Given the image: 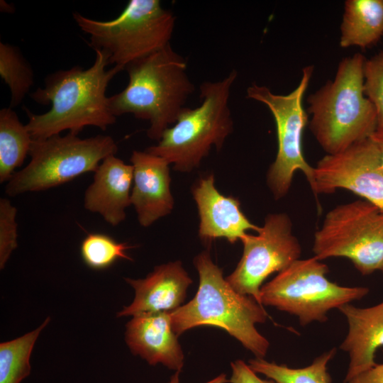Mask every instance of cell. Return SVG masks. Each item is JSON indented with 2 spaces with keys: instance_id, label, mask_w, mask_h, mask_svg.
Instances as JSON below:
<instances>
[{
  "instance_id": "6da1fadb",
  "label": "cell",
  "mask_w": 383,
  "mask_h": 383,
  "mask_svg": "<svg viewBox=\"0 0 383 383\" xmlns=\"http://www.w3.org/2000/svg\"><path fill=\"white\" fill-rule=\"evenodd\" d=\"M94 50L96 58L89 68L76 65L56 71L47 76L44 88L30 94L40 104L52 105L43 114L24 108L29 119L26 126L33 140L48 138L65 130L77 135L88 126L106 131L116 122L106 91L111 79L124 70L118 66L106 70L109 56L103 50Z\"/></svg>"
},
{
  "instance_id": "7a4b0ae2",
  "label": "cell",
  "mask_w": 383,
  "mask_h": 383,
  "mask_svg": "<svg viewBox=\"0 0 383 383\" xmlns=\"http://www.w3.org/2000/svg\"><path fill=\"white\" fill-rule=\"evenodd\" d=\"M124 70L128 75V84L109 97L110 109L116 117L131 113L148 121V136L159 141L194 91L187 60L169 44L129 63Z\"/></svg>"
},
{
  "instance_id": "3957f363",
  "label": "cell",
  "mask_w": 383,
  "mask_h": 383,
  "mask_svg": "<svg viewBox=\"0 0 383 383\" xmlns=\"http://www.w3.org/2000/svg\"><path fill=\"white\" fill-rule=\"evenodd\" d=\"M194 264L199 276V288L191 301L170 311L175 333L179 336L199 326H216L238 340L256 358H264L270 343L255 326L268 318L263 306L253 297L237 292L208 250L197 255Z\"/></svg>"
},
{
  "instance_id": "277c9868",
  "label": "cell",
  "mask_w": 383,
  "mask_h": 383,
  "mask_svg": "<svg viewBox=\"0 0 383 383\" xmlns=\"http://www.w3.org/2000/svg\"><path fill=\"white\" fill-rule=\"evenodd\" d=\"M365 60L360 52L343 58L334 79L307 98L309 128L328 155L340 152L377 131L376 109L364 90Z\"/></svg>"
},
{
  "instance_id": "5b68a950",
  "label": "cell",
  "mask_w": 383,
  "mask_h": 383,
  "mask_svg": "<svg viewBox=\"0 0 383 383\" xmlns=\"http://www.w3.org/2000/svg\"><path fill=\"white\" fill-rule=\"evenodd\" d=\"M237 77V71L232 70L221 80L202 82L200 105L184 108L157 144L145 151L165 159L177 171L189 172L199 166L213 145L220 150L233 129L228 104Z\"/></svg>"
},
{
  "instance_id": "8992f818",
  "label": "cell",
  "mask_w": 383,
  "mask_h": 383,
  "mask_svg": "<svg viewBox=\"0 0 383 383\" xmlns=\"http://www.w3.org/2000/svg\"><path fill=\"white\" fill-rule=\"evenodd\" d=\"M73 18L90 36L89 45L104 51L109 63L123 70L129 63L170 44L176 18L159 0H130L114 19L97 21L78 12Z\"/></svg>"
},
{
  "instance_id": "52a82bcc",
  "label": "cell",
  "mask_w": 383,
  "mask_h": 383,
  "mask_svg": "<svg viewBox=\"0 0 383 383\" xmlns=\"http://www.w3.org/2000/svg\"><path fill=\"white\" fill-rule=\"evenodd\" d=\"M118 146L109 135L80 138L69 133L33 140L30 160L9 180L6 193L15 196L50 189L89 172H94L104 159L115 155Z\"/></svg>"
},
{
  "instance_id": "ba28073f",
  "label": "cell",
  "mask_w": 383,
  "mask_h": 383,
  "mask_svg": "<svg viewBox=\"0 0 383 383\" xmlns=\"http://www.w3.org/2000/svg\"><path fill=\"white\" fill-rule=\"evenodd\" d=\"M328 266L314 256L299 259L260 289V304L297 316L301 326L324 323L333 309L360 300L369 293L364 287H344L326 278Z\"/></svg>"
},
{
  "instance_id": "9c48e42d",
  "label": "cell",
  "mask_w": 383,
  "mask_h": 383,
  "mask_svg": "<svg viewBox=\"0 0 383 383\" xmlns=\"http://www.w3.org/2000/svg\"><path fill=\"white\" fill-rule=\"evenodd\" d=\"M319 260L349 259L363 275L383 267V210L366 200L335 206L316 231L313 245Z\"/></svg>"
},
{
  "instance_id": "30bf717a",
  "label": "cell",
  "mask_w": 383,
  "mask_h": 383,
  "mask_svg": "<svg viewBox=\"0 0 383 383\" xmlns=\"http://www.w3.org/2000/svg\"><path fill=\"white\" fill-rule=\"evenodd\" d=\"M313 72V65L305 67L298 86L287 94H274L255 82L246 90L247 97L265 105L275 121L277 152L267 173V184L275 199L287 194L296 171L304 174L310 187L313 182L314 167L307 162L302 150L303 131L308 123L303 97Z\"/></svg>"
},
{
  "instance_id": "8fae6325",
  "label": "cell",
  "mask_w": 383,
  "mask_h": 383,
  "mask_svg": "<svg viewBox=\"0 0 383 383\" xmlns=\"http://www.w3.org/2000/svg\"><path fill=\"white\" fill-rule=\"evenodd\" d=\"M241 242L243 255L226 279L237 292L250 296L260 304L263 282L299 260L301 247L292 232V220L285 213L268 214L257 235L248 233Z\"/></svg>"
},
{
  "instance_id": "7c38bea8",
  "label": "cell",
  "mask_w": 383,
  "mask_h": 383,
  "mask_svg": "<svg viewBox=\"0 0 383 383\" xmlns=\"http://www.w3.org/2000/svg\"><path fill=\"white\" fill-rule=\"evenodd\" d=\"M316 194L350 191L383 210V162L371 138L326 155L314 167L311 186Z\"/></svg>"
},
{
  "instance_id": "4fadbf2b",
  "label": "cell",
  "mask_w": 383,
  "mask_h": 383,
  "mask_svg": "<svg viewBox=\"0 0 383 383\" xmlns=\"http://www.w3.org/2000/svg\"><path fill=\"white\" fill-rule=\"evenodd\" d=\"M131 162L133 167L131 203L140 225L148 227L173 209L170 164L145 150H133Z\"/></svg>"
},
{
  "instance_id": "5bb4252c",
  "label": "cell",
  "mask_w": 383,
  "mask_h": 383,
  "mask_svg": "<svg viewBox=\"0 0 383 383\" xmlns=\"http://www.w3.org/2000/svg\"><path fill=\"white\" fill-rule=\"evenodd\" d=\"M192 194L200 218L199 235L204 240L226 238L234 243L242 240L249 230L259 231L240 209V201L221 194L214 184V176L200 179Z\"/></svg>"
},
{
  "instance_id": "9a60e30c",
  "label": "cell",
  "mask_w": 383,
  "mask_h": 383,
  "mask_svg": "<svg viewBox=\"0 0 383 383\" xmlns=\"http://www.w3.org/2000/svg\"><path fill=\"white\" fill-rule=\"evenodd\" d=\"M177 338L170 311L134 316L126 324V341L134 355L175 372L181 371L184 360Z\"/></svg>"
},
{
  "instance_id": "2e32d148",
  "label": "cell",
  "mask_w": 383,
  "mask_h": 383,
  "mask_svg": "<svg viewBox=\"0 0 383 383\" xmlns=\"http://www.w3.org/2000/svg\"><path fill=\"white\" fill-rule=\"evenodd\" d=\"M125 280L134 289L135 297L118 312L117 317L172 311L182 306L192 284L179 260L156 266L144 279Z\"/></svg>"
},
{
  "instance_id": "e0dca14e",
  "label": "cell",
  "mask_w": 383,
  "mask_h": 383,
  "mask_svg": "<svg viewBox=\"0 0 383 383\" xmlns=\"http://www.w3.org/2000/svg\"><path fill=\"white\" fill-rule=\"evenodd\" d=\"M133 167L115 155L104 159L94 172L93 182L84 194L87 210L100 214L116 226L126 218V209L131 203Z\"/></svg>"
},
{
  "instance_id": "ac0fdd59",
  "label": "cell",
  "mask_w": 383,
  "mask_h": 383,
  "mask_svg": "<svg viewBox=\"0 0 383 383\" xmlns=\"http://www.w3.org/2000/svg\"><path fill=\"white\" fill-rule=\"evenodd\" d=\"M338 309L348 323V333L340 346L350 358L345 382L377 365L375 353L383 347V301L368 308L346 304Z\"/></svg>"
},
{
  "instance_id": "d6986e66",
  "label": "cell",
  "mask_w": 383,
  "mask_h": 383,
  "mask_svg": "<svg viewBox=\"0 0 383 383\" xmlns=\"http://www.w3.org/2000/svg\"><path fill=\"white\" fill-rule=\"evenodd\" d=\"M383 36V0H347L340 25V46L367 48Z\"/></svg>"
},
{
  "instance_id": "ffe728a7",
  "label": "cell",
  "mask_w": 383,
  "mask_h": 383,
  "mask_svg": "<svg viewBox=\"0 0 383 383\" xmlns=\"http://www.w3.org/2000/svg\"><path fill=\"white\" fill-rule=\"evenodd\" d=\"M32 137L12 108L0 111V182H9L29 154Z\"/></svg>"
},
{
  "instance_id": "44dd1931",
  "label": "cell",
  "mask_w": 383,
  "mask_h": 383,
  "mask_svg": "<svg viewBox=\"0 0 383 383\" xmlns=\"http://www.w3.org/2000/svg\"><path fill=\"white\" fill-rule=\"evenodd\" d=\"M335 353L336 349L333 348L302 368H292L256 357L250 360L248 365L257 374H264L277 383H331L328 365Z\"/></svg>"
},
{
  "instance_id": "7402d4cb",
  "label": "cell",
  "mask_w": 383,
  "mask_h": 383,
  "mask_svg": "<svg viewBox=\"0 0 383 383\" xmlns=\"http://www.w3.org/2000/svg\"><path fill=\"white\" fill-rule=\"evenodd\" d=\"M50 318L34 331L0 344V383H20L30 373V357L34 344Z\"/></svg>"
},
{
  "instance_id": "603a6c76",
  "label": "cell",
  "mask_w": 383,
  "mask_h": 383,
  "mask_svg": "<svg viewBox=\"0 0 383 383\" xmlns=\"http://www.w3.org/2000/svg\"><path fill=\"white\" fill-rule=\"evenodd\" d=\"M0 75L9 86L10 107L19 105L34 84V73L18 48L0 43Z\"/></svg>"
},
{
  "instance_id": "cb8c5ba5",
  "label": "cell",
  "mask_w": 383,
  "mask_h": 383,
  "mask_svg": "<svg viewBox=\"0 0 383 383\" xmlns=\"http://www.w3.org/2000/svg\"><path fill=\"white\" fill-rule=\"evenodd\" d=\"M126 243H118L103 233H89L83 239L80 253L84 262L91 269L109 268L119 259L132 260L126 250L131 248Z\"/></svg>"
},
{
  "instance_id": "d4e9b609",
  "label": "cell",
  "mask_w": 383,
  "mask_h": 383,
  "mask_svg": "<svg viewBox=\"0 0 383 383\" xmlns=\"http://www.w3.org/2000/svg\"><path fill=\"white\" fill-rule=\"evenodd\" d=\"M364 90L377 112L378 131H383V50L365 60Z\"/></svg>"
},
{
  "instance_id": "484cf974",
  "label": "cell",
  "mask_w": 383,
  "mask_h": 383,
  "mask_svg": "<svg viewBox=\"0 0 383 383\" xmlns=\"http://www.w3.org/2000/svg\"><path fill=\"white\" fill-rule=\"evenodd\" d=\"M17 210L6 198L0 199V268L17 247Z\"/></svg>"
},
{
  "instance_id": "4316f807",
  "label": "cell",
  "mask_w": 383,
  "mask_h": 383,
  "mask_svg": "<svg viewBox=\"0 0 383 383\" xmlns=\"http://www.w3.org/2000/svg\"><path fill=\"white\" fill-rule=\"evenodd\" d=\"M231 376L229 379L231 383H277L274 381L263 379L258 377L243 360H237L231 363Z\"/></svg>"
},
{
  "instance_id": "83f0119b",
  "label": "cell",
  "mask_w": 383,
  "mask_h": 383,
  "mask_svg": "<svg viewBox=\"0 0 383 383\" xmlns=\"http://www.w3.org/2000/svg\"><path fill=\"white\" fill-rule=\"evenodd\" d=\"M344 383H383V364H377Z\"/></svg>"
},
{
  "instance_id": "f1b7e54d",
  "label": "cell",
  "mask_w": 383,
  "mask_h": 383,
  "mask_svg": "<svg viewBox=\"0 0 383 383\" xmlns=\"http://www.w3.org/2000/svg\"><path fill=\"white\" fill-rule=\"evenodd\" d=\"M180 371H177L171 377L168 383H180L179 379ZM229 382V379H227L226 374H221L213 379L205 382V383H227Z\"/></svg>"
},
{
  "instance_id": "f546056e",
  "label": "cell",
  "mask_w": 383,
  "mask_h": 383,
  "mask_svg": "<svg viewBox=\"0 0 383 383\" xmlns=\"http://www.w3.org/2000/svg\"><path fill=\"white\" fill-rule=\"evenodd\" d=\"M370 138L377 145L383 162V131H376Z\"/></svg>"
},
{
  "instance_id": "4dcf8cb0",
  "label": "cell",
  "mask_w": 383,
  "mask_h": 383,
  "mask_svg": "<svg viewBox=\"0 0 383 383\" xmlns=\"http://www.w3.org/2000/svg\"><path fill=\"white\" fill-rule=\"evenodd\" d=\"M382 270V272H383V267L382 268V270Z\"/></svg>"
}]
</instances>
